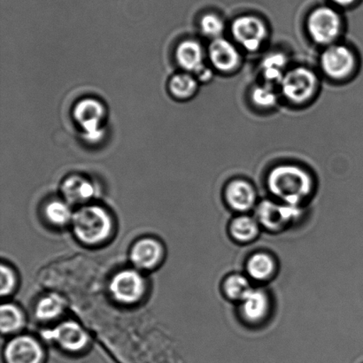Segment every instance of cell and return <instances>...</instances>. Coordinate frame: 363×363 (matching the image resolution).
Masks as SVG:
<instances>
[{
	"label": "cell",
	"instance_id": "cell-1",
	"mask_svg": "<svg viewBox=\"0 0 363 363\" xmlns=\"http://www.w3.org/2000/svg\"><path fill=\"white\" fill-rule=\"evenodd\" d=\"M268 187L281 201L298 206L311 194L313 180L311 175L300 167L279 165L269 173Z\"/></svg>",
	"mask_w": 363,
	"mask_h": 363
},
{
	"label": "cell",
	"instance_id": "cell-2",
	"mask_svg": "<svg viewBox=\"0 0 363 363\" xmlns=\"http://www.w3.org/2000/svg\"><path fill=\"white\" fill-rule=\"evenodd\" d=\"M72 230L80 243L95 247L106 243L113 233V220L110 213L98 205L81 206L74 213Z\"/></svg>",
	"mask_w": 363,
	"mask_h": 363
},
{
	"label": "cell",
	"instance_id": "cell-3",
	"mask_svg": "<svg viewBox=\"0 0 363 363\" xmlns=\"http://www.w3.org/2000/svg\"><path fill=\"white\" fill-rule=\"evenodd\" d=\"M109 291L120 304H137L147 291V281L137 269H123L112 277Z\"/></svg>",
	"mask_w": 363,
	"mask_h": 363
},
{
	"label": "cell",
	"instance_id": "cell-4",
	"mask_svg": "<svg viewBox=\"0 0 363 363\" xmlns=\"http://www.w3.org/2000/svg\"><path fill=\"white\" fill-rule=\"evenodd\" d=\"M342 21L339 13L330 6L315 9L308 19L309 35L316 44L326 45L336 40L341 32Z\"/></svg>",
	"mask_w": 363,
	"mask_h": 363
},
{
	"label": "cell",
	"instance_id": "cell-5",
	"mask_svg": "<svg viewBox=\"0 0 363 363\" xmlns=\"http://www.w3.org/2000/svg\"><path fill=\"white\" fill-rule=\"evenodd\" d=\"M73 116L88 141L97 142L104 136L103 123L106 116L104 105L95 99H84L74 106Z\"/></svg>",
	"mask_w": 363,
	"mask_h": 363
},
{
	"label": "cell",
	"instance_id": "cell-6",
	"mask_svg": "<svg viewBox=\"0 0 363 363\" xmlns=\"http://www.w3.org/2000/svg\"><path fill=\"white\" fill-rule=\"evenodd\" d=\"M280 86L288 101L301 104L314 95L318 86V77L311 69L296 67L284 74Z\"/></svg>",
	"mask_w": 363,
	"mask_h": 363
},
{
	"label": "cell",
	"instance_id": "cell-7",
	"mask_svg": "<svg viewBox=\"0 0 363 363\" xmlns=\"http://www.w3.org/2000/svg\"><path fill=\"white\" fill-rule=\"evenodd\" d=\"M231 33L235 40L245 50L256 52L264 44L268 30L258 17L243 16L233 21Z\"/></svg>",
	"mask_w": 363,
	"mask_h": 363
},
{
	"label": "cell",
	"instance_id": "cell-8",
	"mask_svg": "<svg viewBox=\"0 0 363 363\" xmlns=\"http://www.w3.org/2000/svg\"><path fill=\"white\" fill-rule=\"evenodd\" d=\"M321 67L333 79H344L354 73L357 57L344 45H330L321 56Z\"/></svg>",
	"mask_w": 363,
	"mask_h": 363
},
{
	"label": "cell",
	"instance_id": "cell-9",
	"mask_svg": "<svg viewBox=\"0 0 363 363\" xmlns=\"http://www.w3.org/2000/svg\"><path fill=\"white\" fill-rule=\"evenodd\" d=\"M257 216L266 229L276 231L284 229L297 220L301 210L298 206L266 201L259 206Z\"/></svg>",
	"mask_w": 363,
	"mask_h": 363
},
{
	"label": "cell",
	"instance_id": "cell-10",
	"mask_svg": "<svg viewBox=\"0 0 363 363\" xmlns=\"http://www.w3.org/2000/svg\"><path fill=\"white\" fill-rule=\"evenodd\" d=\"M4 357L6 363H43L45 352L33 337L20 335L6 344Z\"/></svg>",
	"mask_w": 363,
	"mask_h": 363
},
{
	"label": "cell",
	"instance_id": "cell-11",
	"mask_svg": "<svg viewBox=\"0 0 363 363\" xmlns=\"http://www.w3.org/2000/svg\"><path fill=\"white\" fill-rule=\"evenodd\" d=\"M130 261L141 270L157 268L164 258V247L155 238H144L138 240L130 250Z\"/></svg>",
	"mask_w": 363,
	"mask_h": 363
},
{
	"label": "cell",
	"instance_id": "cell-12",
	"mask_svg": "<svg viewBox=\"0 0 363 363\" xmlns=\"http://www.w3.org/2000/svg\"><path fill=\"white\" fill-rule=\"evenodd\" d=\"M46 336L55 340L62 350L70 353H78L84 350L89 343L87 333L80 325L74 321L60 323Z\"/></svg>",
	"mask_w": 363,
	"mask_h": 363
},
{
	"label": "cell",
	"instance_id": "cell-13",
	"mask_svg": "<svg viewBox=\"0 0 363 363\" xmlns=\"http://www.w3.org/2000/svg\"><path fill=\"white\" fill-rule=\"evenodd\" d=\"M208 57L213 67L220 72H233L240 65V55L236 46L222 38L213 39L210 44Z\"/></svg>",
	"mask_w": 363,
	"mask_h": 363
},
{
	"label": "cell",
	"instance_id": "cell-14",
	"mask_svg": "<svg viewBox=\"0 0 363 363\" xmlns=\"http://www.w3.org/2000/svg\"><path fill=\"white\" fill-rule=\"evenodd\" d=\"M64 201L70 205H83L94 198L95 188L91 181L82 176H70L63 181Z\"/></svg>",
	"mask_w": 363,
	"mask_h": 363
},
{
	"label": "cell",
	"instance_id": "cell-15",
	"mask_svg": "<svg viewBox=\"0 0 363 363\" xmlns=\"http://www.w3.org/2000/svg\"><path fill=\"white\" fill-rule=\"evenodd\" d=\"M204 51L199 43L194 40H185L177 46V62L184 71L197 74L206 67Z\"/></svg>",
	"mask_w": 363,
	"mask_h": 363
},
{
	"label": "cell",
	"instance_id": "cell-16",
	"mask_svg": "<svg viewBox=\"0 0 363 363\" xmlns=\"http://www.w3.org/2000/svg\"><path fill=\"white\" fill-rule=\"evenodd\" d=\"M225 197L231 208L238 212H247L255 205L256 194L250 184L235 180L228 185Z\"/></svg>",
	"mask_w": 363,
	"mask_h": 363
},
{
	"label": "cell",
	"instance_id": "cell-17",
	"mask_svg": "<svg viewBox=\"0 0 363 363\" xmlns=\"http://www.w3.org/2000/svg\"><path fill=\"white\" fill-rule=\"evenodd\" d=\"M241 302L242 315L248 322H261L269 314L268 295L262 290L252 289Z\"/></svg>",
	"mask_w": 363,
	"mask_h": 363
},
{
	"label": "cell",
	"instance_id": "cell-18",
	"mask_svg": "<svg viewBox=\"0 0 363 363\" xmlns=\"http://www.w3.org/2000/svg\"><path fill=\"white\" fill-rule=\"evenodd\" d=\"M71 205L67 201L60 199L46 203L44 208V216L51 225L62 228L69 225L72 222L74 213Z\"/></svg>",
	"mask_w": 363,
	"mask_h": 363
},
{
	"label": "cell",
	"instance_id": "cell-19",
	"mask_svg": "<svg viewBox=\"0 0 363 363\" xmlns=\"http://www.w3.org/2000/svg\"><path fill=\"white\" fill-rule=\"evenodd\" d=\"M286 66L287 59L282 53L275 52L267 56L262 63V73L267 83L280 84L286 73Z\"/></svg>",
	"mask_w": 363,
	"mask_h": 363
},
{
	"label": "cell",
	"instance_id": "cell-20",
	"mask_svg": "<svg viewBox=\"0 0 363 363\" xmlns=\"http://www.w3.org/2000/svg\"><path fill=\"white\" fill-rule=\"evenodd\" d=\"M25 325L23 312L16 305L6 303L0 309V328L3 335L19 332Z\"/></svg>",
	"mask_w": 363,
	"mask_h": 363
},
{
	"label": "cell",
	"instance_id": "cell-21",
	"mask_svg": "<svg viewBox=\"0 0 363 363\" xmlns=\"http://www.w3.org/2000/svg\"><path fill=\"white\" fill-rule=\"evenodd\" d=\"M65 308L63 298L58 294L45 295L38 301L35 308V315L43 322L52 321L62 315Z\"/></svg>",
	"mask_w": 363,
	"mask_h": 363
},
{
	"label": "cell",
	"instance_id": "cell-22",
	"mask_svg": "<svg viewBox=\"0 0 363 363\" xmlns=\"http://www.w3.org/2000/svg\"><path fill=\"white\" fill-rule=\"evenodd\" d=\"M198 80L190 73H180L169 81L170 94L179 101H187L194 97L198 90Z\"/></svg>",
	"mask_w": 363,
	"mask_h": 363
},
{
	"label": "cell",
	"instance_id": "cell-23",
	"mask_svg": "<svg viewBox=\"0 0 363 363\" xmlns=\"http://www.w3.org/2000/svg\"><path fill=\"white\" fill-rule=\"evenodd\" d=\"M275 272L276 263L268 255L256 254L248 259L247 272L255 280H268Z\"/></svg>",
	"mask_w": 363,
	"mask_h": 363
},
{
	"label": "cell",
	"instance_id": "cell-24",
	"mask_svg": "<svg viewBox=\"0 0 363 363\" xmlns=\"http://www.w3.org/2000/svg\"><path fill=\"white\" fill-rule=\"evenodd\" d=\"M230 233L235 240L240 243H248L258 236L259 226L251 217L240 216L231 223Z\"/></svg>",
	"mask_w": 363,
	"mask_h": 363
},
{
	"label": "cell",
	"instance_id": "cell-25",
	"mask_svg": "<svg viewBox=\"0 0 363 363\" xmlns=\"http://www.w3.org/2000/svg\"><path fill=\"white\" fill-rule=\"evenodd\" d=\"M227 297L233 301H242L252 290L250 284L245 277L233 275L228 277L224 283Z\"/></svg>",
	"mask_w": 363,
	"mask_h": 363
},
{
	"label": "cell",
	"instance_id": "cell-26",
	"mask_svg": "<svg viewBox=\"0 0 363 363\" xmlns=\"http://www.w3.org/2000/svg\"><path fill=\"white\" fill-rule=\"evenodd\" d=\"M199 25H201L202 33L206 37L213 39L220 38L224 30H225V25H224L223 21L215 13L205 14L201 18Z\"/></svg>",
	"mask_w": 363,
	"mask_h": 363
},
{
	"label": "cell",
	"instance_id": "cell-27",
	"mask_svg": "<svg viewBox=\"0 0 363 363\" xmlns=\"http://www.w3.org/2000/svg\"><path fill=\"white\" fill-rule=\"evenodd\" d=\"M252 101L259 108H269L276 105L277 97L272 85L266 84L255 88L252 92Z\"/></svg>",
	"mask_w": 363,
	"mask_h": 363
},
{
	"label": "cell",
	"instance_id": "cell-28",
	"mask_svg": "<svg viewBox=\"0 0 363 363\" xmlns=\"http://www.w3.org/2000/svg\"><path fill=\"white\" fill-rule=\"evenodd\" d=\"M17 286V277L13 268L9 265L2 263L1 264V291L2 297L9 296L12 294Z\"/></svg>",
	"mask_w": 363,
	"mask_h": 363
},
{
	"label": "cell",
	"instance_id": "cell-29",
	"mask_svg": "<svg viewBox=\"0 0 363 363\" xmlns=\"http://www.w3.org/2000/svg\"><path fill=\"white\" fill-rule=\"evenodd\" d=\"M332 1L337 6L346 7L353 5L357 0H332Z\"/></svg>",
	"mask_w": 363,
	"mask_h": 363
}]
</instances>
